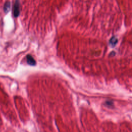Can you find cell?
I'll return each mask as SVG.
<instances>
[{"label": "cell", "instance_id": "cell-1", "mask_svg": "<svg viewBox=\"0 0 132 132\" xmlns=\"http://www.w3.org/2000/svg\"><path fill=\"white\" fill-rule=\"evenodd\" d=\"M20 5L19 0H16L13 6V15L16 18L20 15Z\"/></svg>", "mask_w": 132, "mask_h": 132}, {"label": "cell", "instance_id": "cell-2", "mask_svg": "<svg viewBox=\"0 0 132 132\" xmlns=\"http://www.w3.org/2000/svg\"><path fill=\"white\" fill-rule=\"evenodd\" d=\"M26 59H27V62L28 64L30 65H35L36 64V61L31 55H28L26 56Z\"/></svg>", "mask_w": 132, "mask_h": 132}, {"label": "cell", "instance_id": "cell-3", "mask_svg": "<svg viewBox=\"0 0 132 132\" xmlns=\"http://www.w3.org/2000/svg\"><path fill=\"white\" fill-rule=\"evenodd\" d=\"M109 43L111 47H113L115 46L117 44V43H118V39H117L116 37H114V36L110 38V39L109 40Z\"/></svg>", "mask_w": 132, "mask_h": 132}, {"label": "cell", "instance_id": "cell-4", "mask_svg": "<svg viewBox=\"0 0 132 132\" xmlns=\"http://www.w3.org/2000/svg\"><path fill=\"white\" fill-rule=\"evenodd\" d=\"M11 3L9 1H7L5 3L4 5V10L5 13H7L9 11L10 9V6H11Z\"/></svg>", "mask_w": 132, "mask_h": 132}, {"label": "cell", "instance_id": "cell-5", "mask_svg": "<svg viewBox=\"0 0 132 132\" xmlns=\"http://www.w3.org/2000/svg\"><path fill=\"white\" fill-rule=\"evenodd\" d=\"M106 105H107V106H112V102H109V101H107L106 102Z\"/></svg>", "mask_w": 132, "mask_h": 132}]
</instances>
